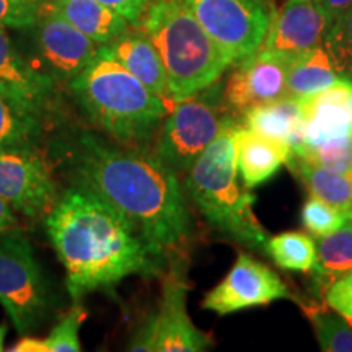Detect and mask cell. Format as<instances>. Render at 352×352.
Returning <instances> with one entry per match:
<instances>
[{"mask_svg": "<svg viewBox=\"0 0 352 352\" xmlns=\"http://www.w3.org/2000/svg\"><path fill=\"white\" fill-rule=\"evenodd\" d=\"M65 155L77 184L120 210L166 261L182 258L191 215L173 170L152 152L113 144L91 131L78 132Z\"/></svg>", "mask_w": 352, "mask_h": 352, "instance_id": "1", "label": "cell"}, {"mask_svg": "<svg viewBox=\"0 0 352 352\" xmlns=\"http://www.w3.org/2000/svg\"><path fill=\"white\" fill-rule=\"evenodd\" d=\"M44 227L74 302L114 292L126 277H160L168 263L120 210L82 184L57 197Z\"/></svg>", "mask_w": 352, "mask_h": 352, "instance_id": "2", "label": "cell"}, {"mask_svg": "<svg viewBox=\"0 0 352 352\" xmlns=\"http://www.w3.org/2000/svg\"><path fill=\"white\" fill-rule=\"evenodd\" d=\"M69 90L94 124L114 142L142 147L158 132L170 104L132 76L104 46L69 83Z\"/></svg>", "mask_w": 352, "mask_h": 352, "instance_id": "3", "label": "cell"}, {"mask_svg": "<svg viewBox=\"0 0 352 352\" xmlns=\"http://www.w3.org/2000/svg\"><path fill=\"white\" fill-rule=\"evenodd\" d=\"M239 129L240 121L232 118L184 175V186L210 226L246 248L264 252L267 232L254 215V196L239 183Z\"/></svg>", "mask_w": 352, "mask_h": 352, "instance_id": "4", "label": "cell"}, {"mask_svg": "<svg viewBox=\"0 0 352 352\" xmlns=\"http://www.w3.org/2000/svg\"><path fill=\"white\" fill-rule=\"evenodd\" d=\"M139 26L160 54L173 103L219 82L233 65L183 0H151Z\"/></svg>", "mask_w": 352, "mask_h": 352, "instance_id": "5", "label": "cell"}, {"mask_svg": "<svg viewBox=\"0 0 352 352\" xmlns=\"http://www.w3.org/2000/svg\"><path fill=\"white\" fill-rule=\"evenodd\" d=\"M232 118L223 101V85L215 82L171 104L152 153L178 176L186 175Z\"/></svg>", "mask_w": 352, "mask_h": 352, "instance_id": "6", "label": "cell"}, {"mask_svg": "<svg viewBox=\"0 0 352 352\" xmlns=\"http://www.w3.org/2000/svg\"><path fill=\"white\" fill-rule=\"evenodd\" d=\"M0 305L20 334L41 328L56 308L50 279L19 228L0 235Z\"/></svg>", "mask_w": 352, "mask_h": 352, "instance_id": "7", "label": "cell"}, {"mask_svg": "<svg viewBox=\"0 0 352 352\" xmlns=\"http://www.w3.org/2000/svg\"><path fill=\"white\" fill-rule=\"evenodd\" d=\"M25 33L26 51L21 50L28 63L38 72L50 77L56 85L69 83L94 60L100 44L78 32L67 20L44 7Z\"/></svg>", "mask_w": 352, "mask_h": 352, "instance_id": "8", "label": "cell"}, {"mask_svg": "<svg viewBox=\"0 0 352 352\" xmlns=\"http://www.w3.org/2000/svg\"><path fill=\"white\" fill-rule=\"evenodd\" d=\"M233 64L258 51L270 30L267 0H183Z\"/></svg>", "mask_w": 352, "mask_h": 352, "instance_id": "9", "label": "cell"}, {"mask_svg": "<svg viewBox=\"0 0 352 352\" xmlns=\"http://www.w3.org/2000/svg\"><path fill=\"white\" fill-rule=\"evenodd\" d=\"M0 196L28 219L47 215L56 204L54 176L36 144L0 147Z\"/></svg>", "mask_w": 352, "mask_h": 352, "instance_id": "10", "label": "cell"}, {"mask_svg": "<svg viewBox=\"0 0 352 352\" xmlns=\"http://www.w3.org/2000/svg\"><path fill=\"white\" fill-rule=\"evenodd\" d=\"M284 298H294L284 280L267 264L240 252L228 274L202 298L201 307L226 316Z\"/></svg>", "mask_w": 352, "mask_h": 352, "instance_id": "11", "label": "cell"}, {"mask_svg": "<svg viewBox=\"0 0 352 352\" xmlns=\"http://www.w3.org/2000/svg\"><path fill=\"white\" fill-rule=\"evenodd\" d=\"M287 96V56L264 50L233 64L223 83V101L233 116L246 109Z\"/></svg>", "mask_w": 352, "mask_h": 352, "instance_id": "12", "label": "cell"}, {"mask_svg": "<svg viewBox=\"0 0 352 352\" xmlns=\"http://www.w3.org/2000/svg\"><path fill=\"white\" fill-rule=\"evenodd\" d=\"M183 261H173L162 287L158 311L152 314L155 352H202L212 347V338L195 327L188 315L189 285Z\"/></svg>", "mask_w": 352, "mask_h": 352, "instance_id": "13", "label": "cell"}, {"mask_svg": "<svg viewBox=\"0 0 352 352\" xmlns=\"http://www.w3.org/2000/svg\"><path fill=\"white\" fill-rule=\"evenodd\" d=\"M333 19L316 0H285L272 15L270 30L259 50L280 56L323 46Z\"/></svg>", "mask_w": 352, "mask_h": 352, "instance_id": "14", "label": "cell"}, {"mask_svg": "<svg viewBox=\"0 0 352 352\" xmlns=\"http://www.w3.org/2000/svg\"><path fill=\"white\" fill-rule=\"evenodd\" d=\"M56 83L38 72L0 26V91L43 120L56 103Z\"/></svg>", "mask_w": 352, "mask_h": 352, "instance_id": "15", "label": "cell"}, {"mask_svg": "<svg viewBox=\"0 0 352 352\" xmlns=\"http://www.w3.org/2000/svg\"><path fill=\"white\" fill-rule=\"evenodd\" d=\"M352 134V82L340 78L307 98L305 142L321 144L324 140Z\"/></svg>", "mask_w": 352, "mask_h": 352, "instance_id": "16", "label": "cell"}, {"mask_svg": "<svg viewBox=\"0 0 352 352\" xmlns=\"http://www.w3.org/2000/svg\"><path fill=\"white\" fill-rule=\"evenodd\" d=\"M240 124L263 138L289 144L297 151L305 144L307 98H285L253 107L240 116Z\"/></svg>", "mask_w": 352, "mask_h": 352, "instance_id": "17", "label": "cell"}, {"mask_svg": "<svg viewBox=\"0 0 352 352\" xmlns=\"http://www.w3.org/2000/svg\"><path fill=\"white\" fill-rule=\"evenodd\" d=\"M109 54L121 63L132 76L139 78L144 85L160 95L171 107V96L166 72L157 47L153 46L147 33L139 25H129L124 33L114 41L104 44Z\"/></svg>", "mask_w": 352, "mask_h": 352, "instance_id": "18", "label": "cell"}, {"mask_svg": "<svg viewBox=\"0 0 352 352\" xmlns=\"http://www.w3.org/2000/svg\"><path fill=\"white\" fill-rule=\"evenodd\" d=\"M294 151L289 144L263 138L240 124L236 135V165L243 188L253 189L289 165Z\"/></svg>", "mask_w": 352, "mask_h": 352, "instance_id": "19", "label": "cell"}, {"mask_svg": "<svg viewBox=\"0 0 352 352\" xmlns=\"http://www.w3.org/2000/svg\"><path fill=\"white\" fill-rule=\"evenodd\" d=\"M43 3L100 46L114 41L131 25L121 13L98 0H43Z\"/></svg>", "mask_w": 352, "mask_h": 352, "instance_id": "20", "label": "cell"}, {"mask_svg": "<svg viewBox=\"0 0 352 352\" xmlns=\"http://www.w3.org/2000/svg\"><path fill=\"white\" fill-rule=\"evenodd\" d=\"M340 78L323 46L287 56V96L308 98Z\"/></svg>", "mask_w": 352, "mask_h": 352, "instance_id": "21", "label": "cell"}, {"mask_svg": "<svg viewBox=\"0 0 352 352\" xmlns=\"http://www.w3.org/2000/svg\"><path fill=\"white\" fill-rule=\"evenodd\" d=\"M349 271H352V222L321 236L316 243V263L310 272L316 296L323 298L329 285Z\"/></svg>", "mask_w": 352, "mask_h": 352, "instance_id": "22", "label": "cell"}, {"mask_svg": "<svg viewBox=\"0 0 352 352\" xmlns=\"http://www.w3.org/2000/svg\"><path fill=\"white\" fill-rule=\"evenodd\" d=\"M305 184L311 196L336 206L347 214L352 210V173H340L294 155L287 165Z\"/></svg>", "mask_w": 352, "mask_h": 352, "instance_id": "23", "label": "cell"}, {"mask_svg": "<svg viewBox=\"0 0 352 352\" xmlns=\"http://www.w3.org/2000/svg\"><path fill=\"white\" fill-rule=\"evenodd\" d=\"M264 253L280 270L310 274L316 263V241L303 232H284L267 236Z\"/></svg>", "mask_w": 352, "mask_h": 352, "instance_id": "24", "label": "cell"}, {"mask_svg": "<svg viewBox=\"0 0 352 352\" xmlns=\"http://www.w3.org/2000/svg\"><path fill=\"white\" fill-rule=\"evenodd\" d=\"M311 323L320 349L324 352H352V323L320 303H300Z\"/></svg>", "mask_w": 352, "mask_h": 352, "instance_id": "25", "label": "cell"}, {"mask_svg": "<svg viewBox=\"0 0 352 352\" xmlns=\"http://www.w3.org/2000/svg\"><path fill=\"white\" fill-rule=\"evenodd\" d=\"M43 121L0 91V147L36 144L43 135Z\"/></svg>", "mask_w": 352, "mask_h": 352, "instance_id": "26", "label": "cell"}, {"mask_svg": "<svg viewBox=\"0 0 352 352\" xmlns=\"http://www.w3.org/2000/svg\"><path fill=\"white\" fill-rule=\"evenodd\" d=\"M294 155L311 162L323 168L352 173V134L346 138L329 139L321 144H302Z\"/></svg>", "mask_w": 352, "mask_h": 352, "instance_id": "27", "label": "cell"}, {"mask_svg": "<svg viewBox=\"0 0 352 352\" xmlns=\"http://www.w3.org/2000/svg\"><path fill=\"white\" fill-rule=\"evenodd\" d=\"M323 47L338 76L352 82V7L333 21Z\"/></svg>", "mask_w": 352, "mask_h": 352, "instance_id": "28", "label": "cell"}, {"mask_svg": "<svg viewBox=\"0 0 352 352\" xmlns=\"http://www.w3.org/2000/svg\"><path fill=\"white\" fill-rule=\"evenodd\" d=\"M349 222V214L320 197H308L302 208V223L311 235L327 236Z\"/></svg>", "mask_w": 352, "mask_h": 352, "instance_id": "29", "label": "cell"}, {"mask_svg": "<svg viewBox=\"0 0 352 352\" xmlns=\"http://www.w3.org/2000/svg\"><path fill=\"white\" fill-rule=\"evenodd\" d=\"M88 311L78 300L70 307L69 311L60 316L54 327L51 328L46 341L50 352H78L80 346V328L87 320Z\"/></svg>", "mask_w": 352, "mask_h": 352, "instance_id": "30", "label": "cell"}, {"mask_svg": "<svg viewBox=\"0 0 352 352\" xmlns=\"http://www.w3.org/2000/svg\"><path fill=\"white\" fill-rule=\"evenodd\" d=\"M41 13V0H0V26L23 30Z\"/></svg>", "mask_w": 352, "mask_h": 352, "instance_id": "31", "label": "cell"}, {"mask_svg": "<svg viewBox=\"0 0 352 352\" xmlns=\"http://www.w3.org/2000/svg\"><path fill=\"white\" fill-rule=\"evenodd\" d=\"M323 300L331 310L352 323V271L346 272L329 285Z\"/></svg>", "mask_w": 352, "mask_h": 352, "instance_id": "32", "label": "cell"}, {"mask_svg": "<svg viewBox=\"0 0 352 352\" xmlns=\"http://www.w3.org/2000/svg\"><path fill=\"white\" fill-rule=\"evenodd\" d=\"M127 349L134 352L155 351V327H153L152 315L147 316V318L140 323V327L135 329Z\"/></svg>", "mask_w": 352, "mask_h": 352, "instance_id": "33", "label": "cell"}, {"mask_svg": "<svg viewBox=\"0 0 352 352\" xmlns=\"http://www.w3.org/2000/svg\"><path fill=\"white\" fill-rule=\"evenodd\" d=\"M98 2L121 13L131 25H139L140 16L151 0H98Z\"/></svg>", "mask_w": 352, "mask_h": 352, "instance_id": "34", "label": "cell"}, {"mask_svg": "<svg viewBox=\"0 0 352 352\" xmlns=\"http://www.w3.org/2000/svg\"><path fill=\"white\" fill-rule=\"evenodd\" d=\"M15 212L16 210L0 196V235L19 228V219H16Z\"/></svg>", "mask_w": 352, "mask_h": 352, "instance_id": "35", "label": "cell"}, {"mask_svg": "<svg viewBox=\"0 0 352 352\" xmlns=\"http://www.w3.org/2000/svg\"><path fill=\"white\" fill-rule=\"evenodd\" d=\"M10 352H50L47 351L46 341L39 340V338H33L30 334H21V338L19 341L13 344Z\"/></svg>", "mask_w": 352, "mask_h": 352, "instance_id": "36", "label": "cell"}, {"mask_svg": "<svg viewBox=\"0 0 352 352\" xmlns=\"http://www.w3.org/2000/svg\"><path fill=\"white\" fill-rule=\"evenodd\" d=\"M316 2L331 16L333 21L352 7V0H316Z\"/></svg>", "mask_w": 352, "mask_h": 352, "instance_id": "37", "label": "cell"}, {"mask_svg": "<svg viewBox=\"0 0 352 352\" xmlns=\"http://www.w3.org/2000/svg\"><path fill=\"white\" fill-rule=\"evenodd\" d=\"M8 333V327L6 323L0 324V352L3 351V342H6V336Z\"/></svg>", "mask_w": 352, "mask_h": 352, "instance_id": "38", "label": "cell"}, {"mask_svg": "<svg viewBox=\"0 0 352 352\" xmlns=\"http://www.w3.org/2000/svg\"><path fill=\"white\" fill-rule=\"evenodd\" d=\"M349 222H352V210L349 212Z\"/></svg>", "mask_w": 352, "mask_h": 352, "instance_id": "39", "label": "cell"}]
</instances>
